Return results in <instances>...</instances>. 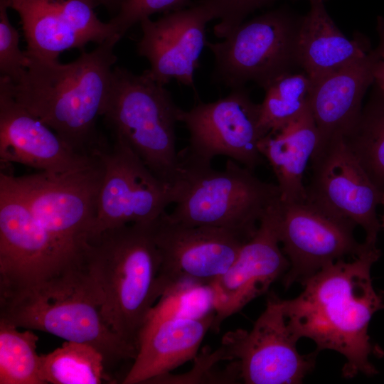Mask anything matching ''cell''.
<instances>
[{
    "label": "cell",
    "instance_id": "3957f363",
    "mask_svg": "<svg viewBox=\"0 0 384 384\" xmlns=\"http://www.w3.org/2000/svg\"><path fill=\"white\" fill-rule=\"evenodd\" d=\"M102 307L100 290L83 263L31 286L0 290V320L90 344L108 370L134 361L137 350L111 329Z\"/></svg>",
    "mask_w": 384,
    "mask_h": 384
},
{
    "label": "cell",
    "instance_id": "4316f807",
    "mask_svg": "<svg viewBox=\"0 0 384 384\" xmlns=\"http://www.w3.org/2000/svg\"><path fill=\"white\" fill-rule=\"evenodd\" d=\"M260 103V126L264 136L295 119L310 107L311 80L304 73H289L265 89Z\"/></svg>",
    "mask_w": 384,
    "mask_h": 384
},
{
    "label": "cell",
    "instance_id": "30bf717a",
    "mask_svg": "<svg viewBox=\"0 0 384 384\" xmlns=\"http://www.w3.org/2000/svg\"><path fill=\"white\" fill-rule=\"evenodd\" d=\"M298 340L289 325L282 299L271 294L252 328L228 331L217 350L221 361H233L244 383L299 384L314 368L318 352L300 354Z\"/></svg>",
    "mask_w": 384,
    "mask_h": 384
},
{
    "label": "cell",
    "instance_id": "7a4b0ae2",
    "mask_svg": "<svg viewBox=\"0 0 384 384\" xmlns=\"http://www.w3.org/2000/svg\"><path fill=\"white\" fill-rule=\"evenodd\" d=\"M119 40L114 36L65 64L29 57L31 62L18 82L0 77V85L73 150L95 155L105 142L96 122L109 90L117 61L114 48Z\"/></svg>",
    "mask_w": 384,
    "mask_h": 384
},
{
    "label": "cell",
    "instance_id": "d4e9b609",
    "mask_svg": "<svg viewBox=\"0 0 384 384\" xmlns=\"http://www.w3.org/2000/svg\"><path fill=\"white\" fill-rule=\"evenodd\" d=\"M41 357L47 384H100L110 380L103 355L90 344L65 341Z\"/></svg>",
    "mask_w": 384,
    "mask_h": 384
},
{
    "label": "cell",
    "instance_id": "9a60e30c",
    "mask_svg": "<svg viewBox=\"0 0 384 384\" xmlns=\"http://www.w3.org/2000/svg\"><path fill=\"white\" fill-rule=\"evenodd\" d=\"M306 198L333 215L361 226L365 242L377 243L382 227L377 208L383 193L370 179L342 137L319 146L311 161Z\"/></svg>",
    "mask_w": 384,
    "mask_h": 384
},
{
    "label": "cell",
    "instance_id": "52a82bcc",
    "mask_svg": "<svg viewBox=\"0 0 384 384\" xmlns=\"http://www.w3.org/2000/svg\"><path fill=\"white\" fill-rule=\"evenodd\" d=\"M29 210L55 238L82 258L95 238L103 166L99 156L85 167L62 174L16 176L1 171Z\"/></svg>",
    "mask_w": 384,
    "mask_h": 384
},
{
    "label": "cell",
    "instance_id": "d6a6232c",
    "mask_svg": "<svg viewBox=\"0 0 384 384\" xmlns=\"http://www.w3.org/2000/svg\"><path fill=\"white\" fill-rule=\"evenodd\" d=\"M382 205L384 206V193H383V196ZM381 225H382V227H384V213H383V218H382Z\"/></svg>",
    "mask_w": 384,
    "mask_h": 384
},
{
    "label": "cell",
    "instance_id": "1f68e13d",
    "mask_svg": "<svg viewBox=\"0 0 384 384\" xmlns=\"http://www.w3.org/2000/svg\"><path fill=\"white\" fill-rule=\"evenodd\" d=\"M99 4L102 5L111 14L115 16L119 9L122 0H96Z\"/></svg>",
    "mask_w": 384,
    "mask_h": 384
},
{
    "label": "cell",
    "instance_id": "603a6c76",
    "mask_svg": "<svg viewBox=\"0 0 384 384\" xmlns=\"http://www.w3.org/2000/svg\"><path fill=\"white\" fill-rule=\"evenodd\" d=\"M326 1L309 0V10L302 16L298 31V65L311 80L362 58L373 49L363 37L350 39L338 29Z\"/></svg>",
    "mask_w": 384,
    "mask_h": 384
},
{
    "label": "cell",
    "instance_id": "4dcf8cb0",
    "mask_svg": "<svg viewBox=\"0 0 384 384\" xmlns=\"http://www.w3.org/2000/svg\"><path fill=\"white\" fill-rule=\"evenodd\" d=\"M377 32L378 44L372 50L373 60V86L384 95V18L378 16L377 18Z\"/></svg>",
    "mask_w": 384,
    "mask_h": 384
},
{
    "label": "cell",
    "instance_id": "cb8c5ba5",
    "mask_svg": "<svg viewBox=\"0 0 384 384\" xmlns=\"http://www.w3.org/2000/svg\"><path fill=\"white\" fill-rule=\"evenodd\" d=\"M343 139L384 193V95L374 86L358 119Z\"/></svg>",
    "mask_w": 384,
    "mask_h": 384
},
{
    "label": "cell",
    "instance_id": "ffe728a7",
    "mask_svg": "<svg viewBox=\"0 0 384 384\" xmlns=\"http://www.w3.org/2000/svg\"><path fill=\"white\" fill-rule=\"evenodd\" d=\"M97 154L73 150L54 130L16 102L0 85L1 166L23 164L49 174H62L90 164Z\"/></svg>",
    "mask_w": 384,
    "mask_h": 384
},
{
    "label": "cell",
    "instance_id": "6da1fadb",
    "mask_svg": "<svg viewBox=\"0 0 384 384\" xmlns=\"http://www.w3.org/2000/svg\"><path fill=\"white\" fill-rule=\"evenodd\" d=\"M380 257L376 244L364 241L351 261L328 265L302 284L297 297L282 299L289 325L299 339L312 340L318 353L331 350L343 356L345 378L377 374L370 358L384 353L368 334L373 315L384 308L383 292L375 291L370 276Z\"/></svg>",
    "mask_w": 384,
    "mask_h": 384
},
{
    "label": "cell",
    "instance_id": "83f0119b",
    "mask_svg": "<svg viewBox=\"0 0 384 384\" xmlns=\"http://www.w3.org/2000/svg\"><path fill=\"white\" fill-rule=\"evenodd\" d=\"M8 9L0 1V73L15 83L25 73L31 58L19 48V33L10 22Z\"/></svg>",
    "mask_w": 384,
    "mask_h": 384
},
{
    "label": "cell",
    "instance_id": "44dd1931",
    "mask_svg": "<svg viewBox=\"0 0 384 384\" xmlns=\"http://www.w3.org/2000/svg\"><path fill=\"white\" fill-rule=\"evenodd\" d=\"M372 50L362 58L311 80L310 110L319 133L318 147L343 137L358 119L364 95L373 83Z\"/></svg>",
    "mask_w": 384,
    "mask_h": 384
},
{
    "label": "cell",
    "instance_id": "ba28073f",
    "mask_svg": "<svg viewBox=\"0 0 384 384\" xmlns=\"http://www.w3.org/2000/svg\"><path fill=\"white\" fill-rule=\"evenodd\" d=\"M301 18L282 7L242 22L220 42H208L214 57L213 78L231 90L253 82L267 88L299 67Z\"/></svg>",
    "mask_w": 384,
    "mask_h": 384
},
{
    "label": "cell",
    "instance_id": "7c38bea8",
    "mask_svg": "<svg viewBox=\"0 0 384 384\" xmlns=\"http://www.w3.org/2000/svg\"><path fill=\"white\" fill-rule=\"evenodd\" d=\"M0 174V290L31 286L82 265Z\"/></svg>",
    "mask_w": 384,
    "mask_h": 384
},
{
    "label": "cell",
    "instance_id": "f546056e",
    "mask_svg": "<svg viewBox=\"0 0 384 384\" xmlns=\"http://www.w3.org/2000/svg\"><path fill=\"white\" fill-rule=\"evenodd\" d=\"M220 22L213 27L218 38H225L254 11L278 0H207Z\"/></svg>",
    "mask_w": 384,
    "mask_h": 384
},
{
    "label": "cell",
    "instance_id": "f1b7e54d",
    "mask_svg": "<svg viewBox=\"0 0 384 384\" xmlns=\"http://www.w3.org/2000/svg\"><path fill=\"white\" fill-rule=\"evenodd\" d=\"M193 4L191 0H122L118 13L109 22L122 38L132 26L156 13L166 14Z\"/></svg>",
    "mask_w": 384,
    "mask_h": 384
},
{
    "label": "cell",
    "instance_id": "8992f818",
    "mask_svg": "<svg viewBox=\"0 0 384 384\" xmlns=\"http://www.w3.org/2000/svg\"><path fill=\"white\" fill-rule=\"evenodd\" d=\"M174 210L166 216L188 225L233 230L251 238L269 207L279 198L277 185L228 159L223 170L181 165Z\"/></svg>",
    "mask_w": 384,
    "mask_h": 384
},
{
    "label": "cell",
    "instance_id": "5bb4252c",
    "mask_svg": "<svg viewBox=\"0 0 384 384\" xmlns=\"http://www.w3.org/2000/svg\"><path fill=\"white\" fill-rule=\"evenodd\" d=\"M355 227L307 198L280 201L279 236L289 262L283 285L288 288L294 282L302 284L328 265L358 255L363 243L354 238Z\"/></svg>",
    "mask_w": 384,
    "mask_h": 384
},
{
    "label": "cell",
    "instance_id": "4fadbf2b",
    "mask_svg": "<svg viewBox=\"0 0 384 384\" xmlns=\"http://www.w3.org/2000/svg\"><path fill=\"white\" fill-rule=\"evenodd\" d=\"M114 137L112 146L105 142L96 151L103 176L95 238L108 229L152 223L176 201L175 188L157 178L123 139Z\"/></svg>",
    "mask_w": 384,
    "mask_h": 384
},
{
    "label": "cell",
    "instance_id": "277c9868",
    "mask_svg": "<svg viewBox=\"0 0 384 384\" xmlns=\"http://www.w3.org/2000/svg\"><path fill=\"white\" fill-rule=\"evenodd\" d=\"M154 222L106 230L89 243L83 255V264L102 294L105 321L137 350L142 331L161 297V258L153 238Z\"/></svg>",
    "mask_w": 384,
    "mask_h": 384
},
{
    "label": "cell",
    "instance_id": "d6986e66",
    "mask_svg": "<svg viewBox=\"0 0 384 384\" xmlns=\"http://www.w3.org/2000/svg\"><path fill=\"white\" fill-rule=\"evenodd\" d=\"M215 312L176 314L166 303L154 307L144 325L137 356L122 383H150L196 358Z\"/></svg>",
    "mask_w": 384,
    "mask_h": 384
},
{
    "label": "cell",
    "instance_id": "7402d4cb",
    "mask_svg": "<svg viewBox=\"0 0 384 384\" xmlns=\"http://www.w3.org/2000/svg\"><path fill=\"white\" fill-rule=\"evenodd\" d=\"M319 140L310 107L292 122L270 131L260 139L259 150L274 173L282 202L306 199L304 172Z\"/></svg>",
    "mask_w": 384,
    "mask_h": 384
},
{
    "label": "cell",
    "instance_id": "5b68a950",
    "mask_svg": "<svg viewBox=\"0 0 384 384\" xmlns=\"http://www.w3.org/2000/svg\"><path fill=\"white\" fill-rule=\"evenodd\" d=\"M182 109L144 72L114 66L101 117L161 181L175 186L181 174L176 124Z\"/></svg>",
    "mask_w": 384,
    "mask_h": 384
},
{
    "label": "cell",
    "instance_id": "2e32d148",
    "mask_svg": "<svg viewBox=\"0 0 384 384\" xmlns=\"http://www.w3.org/2000/svg\"><path fill=\"white\" fill-rule=\"evenodd\" d=\"M279 198L261 218L230 267L208 285L215 318L211 330L267 292L289 269L279 236Z\"/></svg>",
    "mask_w": 384,
    "mask_h": 384
},
{
    "label": "cell",
    "instance_id": "9c48e42d",
    "mask_svg": "<svg viewBox=\"0 0 384 384\" xmlns=\"http://www.w3.org/2000/svg\"><path fill=\"white\" fill-rule=\"evenodd\" d=\"M179 122L188 133V145L179 153L184 166H210L217 156H225L250 170L262 164L259 142L260 104L254 102L244 87L212 102H198L181 110Z\"/></svg>",
    "mask_w": 384,
    "mask_h": 384
},
{
    "label": "cell",
    "instance_id": "8fae6325",
    "mask_svg": "<svg viewBox=\"0 0 384 384\" xmlns=\"http://www.w3.org/2000/svg\"><path fill=\"white\" fill-rule=\"evenodd\" d=\"M166 212L152 225L161 258V297H169L188 284L208 287L227 272L250 238L227 228L173 222Z\"/></svg>",
    "mask_w": 384,
    "mask_h": 384
},
{
    "label": "cell",
    "instance_id": "ac0fdd59",
    "mask_svg": "<svg viewBox=\"0 0 384 384\" xmlns=\"http://www.w3.org/2000/svg\"><path fill=\"white\" fill-rule=\"evenodd\" d=\"M0 1L18 13L27 43L26 53L32 58L58 60L66 50L82 49L90 42L100 44L119 36L109 21L98 18L96 0Z\"/></svg>",
    "mask_w": 384,
    "mask_h": 384
},
{
    "label": "cell",
    "instance_id": "e0dca14e",
    "mask_svg": "<svg viewBox=\"0 0 384 384\" xmlns=\"http://www.w3.org/2000/svg\"><path fill=\"white\" fill-rule=\"evenodd\" d=\"M214 18L217 16L208 1L198 0L156 21H140L142 36L137 50L150 64L144 72L161 85L175 79L194 89V73L208 43L206 27Z\"/></svg>",
    "mask_w": 384,
    "mask_h": 384
},
{
    "label": "cell",
    "instance_id": "484cf974",
    "mask_svg": "<svg viewBox=\"0 0 384 384\" xmlns=\"http://www.w3.org/2000/svg\"><path fill=\"white\" fill-rule=\"evenodd\" d=\"M18 329L0 320V384H47L36 351L38 336Z\"/></svg>",
    "mask_w": 384,
    "mask_h": 384
}]
</instances>
